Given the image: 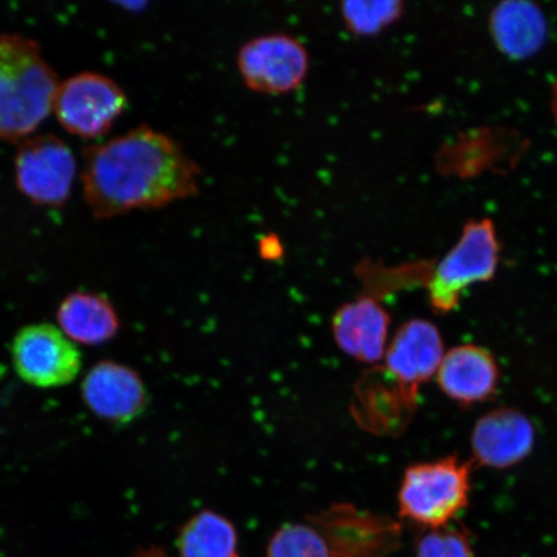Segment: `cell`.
I'll list each match as a JSON object with an SVG mask.
<instances>
[{
    "label": "cell",
    "instance_id": "cell-18",
    "mask_svg": "<svg viewBox=\"0 0 557 557\" xmlns=\"http://www.w3.org/2000/svg\"><path fill=\"white\" fill-rule=\"evenodd\" d=\"M177 546L180 557H240L235 525L211 510L200 511L186 522Z\"/></svg>",
    "mask_w": 557,
    "mask_h": 557
},
{
    "label": "cell",
    "instance_id": "cell-24",
    "mask_svg": "<svg viewBox=\"0 0 557 557\" xmlns=\"http://www.w3.org/2000/svg\"><path fill=\"white\" fill-rule=\"evenodd\" d=\"M552 108H553V114H554L555 121L557 123V81H556L554 89H553Z\"/></svg>",
    "mask_w": 557,
    "mask_h": 557
},
{
    "label": "cell",
    "instance_id": "cell-21",
    "mask_svg": "<svg viewBox=\"0 0 557 557\" xmlns=\"http://www.w3.org/2000/svg\"><path fill=\"white\" fill-rule=\"evenodd\" d=\"M416 557H475L470 541L459 529H429L418 540Z\"/></svg>",
    "mask_w": 557,
    "mask_h": 557
},
{
    "label": "cell",
    "instance_id": "cell-6",
    "mask_svg": "<svg viewBox=\"0 0 557 557\" xmlns=\"http://www.w3.org/2000/svg\"><path fill=\"white\" fill-rule=\"evenodd\" d=\"M236 66L248 89L283 96L304 85L309 75L310 55L302 41L292 35L264 34L240 46Z\"/></svg>",
    "mask_w": 557,
    "mask_h": 557
},
{
    "label": "cell",
    "instance_id": "cell-15",
    "mask_svg": "<svg viewBox=\"0 0 557 557\" xmlns=\"http://www.w3.org/2000/svg\"><path fill=\"white\" fill-rule=\"evenodd\" d=\"M499 374L497 360L490 350L468 344L445 352L436 380L450 400L471 407L497 393Z\"/></svg>",
    "mask_w": 557,
    "mask_h": 557
},
{
    "label": "cell",
    "instance_id": "cell-12",
    "mask_svg": "<svg viewBox=\"0 0 557 557\" xmlns=\"http://www.w3.org/2000/svg\"><path fill=\"white\" fill-rule=\"evenodd\" d=\"M535 429L528 416L515 408H497L480 417L471 433V463L505 470L531 455Z\"/></svg>",
    "mask_w": 557,
    "mask_h": 557
},
{
    "label": "cell",
    "instance_id": "cell-4",
    "mask_svg": "<svg viewBox=\"0 0 557 557\" xmlns=\"http://www.w3.org/2000/svg\"><path fill=\"white\" fill-rule=\"evenodd\" d=\"M500 244L490 219L470 220L461 238L428 276L431 309L448 315L458 308L471 285L492 281L497 273Z\"/></svg>",
    "mask_w": 557,
    "mask_h": 557
},
{
    "label": "cell",
    "instance_id": "cell-13",
    "mask_svg": "<svg viewBox=\"0 0 557 557\" xmlns=\"http://www.w3.org/2000/svg\"><path fill=\"white\" fill-rule=\"evenodd\" d=\"M82 395L96 416L114 423L134 421L148 404L138 373L115 361H101L90 369L83 380Z\"/></svg>",
    "mask_w": 557,
    "mask_h": 557
},
{
    "label": "cell",
    "instance_id": "cell-5",
    "mask_svg": "<svg viewBox=\"0 0 557 557\" xmlns=\"http://www.w3.org/2000/svg\"><path fill=\"white\" fill-rule=\"evenodd\" d=\"M127 104V95L110 76L81 72L59 83L52 111L69 134L97 138L108 134Z\"/></svg>",
    "mask_w": 557,
    "mask_h": 557
},
{
    "label": "cell",
    "instance_id": "cell-9",
    "mask_svg": "<svg viewBox=\"0 0 557 557\" xmlns=\"http://www.w3.org/2000/svg\"><path fill=\"white\" fill-rule=\"evenodd\" d=\"M445 355L441 331L426 319H410L399 326L385 355L386 377L410 399L435 377Z\"/></svg>",
    "mask_w": 557,
    "mask_h": 557
},
{
    "label": "cell",
    "instance_id": "cell-22",
    "mask_svg": "<svg viewBox=\"0 0 557 557\" xmlns=\"http://www.w3.org/2000/svg\"><path fill=\"white\" fill-rule=\"evenodd\" d=\"M260 252L263 259L274 260L283 253L281 240L276 236H267V239L261 242Z\"/></svg>",
    "mask_w": 557,
    "mask_h": 557
},
{
    "label": "cell",
    "instance_id": "cell-11",
    "mask_svg": "<svg viewBox=\"0 0 557 557\" xmlns=\"http://www.w3.org/2000/svg\"><path fill=\"white\" fill-rule=\"evenodd\" d=\"M525 139L515 132L482 128L466 132L457 141L444 145L436 156L437 170L445 176L470 178L485 171L507 169L517 164L525 151Z\"/></svg>",
    "mask_w": 557,
    "mask_h": 557
},
{
    "label": "cell",
    "instance_id": "cell-7",
    "mask_svg": "<svg viewBox=\"0 0 557 557\" xmlns=\"http://www.w3.org/2000/svg\"><path fill=\"white\" fill-rule=\"evenodd\" d=\"M17 189L34 205L64 206L72 194L78 162L70 146L53 134L23 139L15 154Z\"/></svg>",
    "mask_w": 557,
    "mask_h": 557
},
{
    "label": "cell",
    "instance_id": "cell-14",
    "mask_svg": "<svg viewBox=\"0 0 557 557\" xmlns=\"http://www.w3.org/2000/svg\"><path fill=\"white\" fill-rule=\"evenodd\" d=\"M392 317L373 297H360L334 312L332 333L337 346L348 357L364 364L385 359Z\"/></svg>",
    "mask_w": 557,
    "mask_h": 557
},
{
    "label": "cell",
    "instance_id": "cell-19",
    "mask_svg": "<svg viewBox=\"0 0 557 557\" xmlns=\"http://www.w3.org/2000/svg\"><path fill=\"white\" fill-rule=\"evenodd\" d=\"M406 12L400 0H347L339 4L346 30L357 38H371L388 29Z\"/></svg>",
    "mask_w": 557,
    "mask_h": 557
},
{
    "label": "cell",
    "instance_id": "cell-2",
    "mask_svg": "<svg viewBox=\"0 0 557 557\" xmlns=\"http://www.w3.org/2000/svg\"><path fill=\"white\" fill-rule=\"evenodd\" d=\"M59 83L37 40L0 33V139L32 136L51 114Z\"/></svg>",
    "mask_w": 557,
    "mask_h": 557
},
{
    "label": "cell",
    "instance_id": "cell-20",
    "mask_svg": "<svg viewBox=\"0 0 557 557\" xmlns=\"http://www.w3.org/2000/svg\"><path fill=\"white\" fill-rule=\"evenodd\" d=\"M268 557H332L329 542L312 522H289L277 529Z\"/></svg>",
    "mask_w": 557,
    "mask_h": 557
},
{
    "label": "cell",
    "instance_id": "cell-16",
    "mask_svg": "<svg viewBox=\"0 0 557 557\" xmlns=\"http://www.w3.org/2000/svg\"><path fill=\"white\" fill-rule=\"evenodd\" d=\"M494 44L508 59L533 58L545 47L548 25L545 13L528 0H506L494 7L490 17Z\"/></svg>",
    "mask_w": 557,
    "mask_h": 557
},
{
    "label": "cell",
    "instance_id": "cell-1",
    "mask_svg": "<svg viewBox=\"0 0 557 557\" xmlns=\"http://www.w3.org/2000/svg\"><path fill=\"white\" fill-rule=\"evenodd\" d=\"M200 180V166L184 146L146 124L83 152V195L96 219L193 198Z\"/></svg>",
    "mask_w": 557,
    "mask_h": 557
},
{
    "label": "cell",
    "instance_id": "cell-17",
    "mask_svg": "<svg viewBox=\"0 0 557 557\" xmlns=\"http://www.w3.org/2000/svg\"><path fill=\"white\" fill-rule=\"evenodd\" d=\"M58 320L62 333L74 344L99 346L113 339L120 331L113 304L95 292H74L62 299Z\"/></svg>",
    "mask_w": 557,
    "mask_h": 557
},
{
    "label": "cell",
    "instance_id": "cell-10",
    "mask_svg": "<svg viewBox=\"0 0 557 557\" xmlns=\"http://www.w3.org/2000/svg\"><path fill=\"white\" fill-rule=\"evenodd\" d=\"M311 522L329 542L332 557H387L399 546L400 528L395 521L351 507L332 508Z\"/></svg>",
    "mask_w": 557,
    "mask_h": 557
},
{
    "label": "cell",
    "instance_id": "cell-3",
    "mask_svg": "<svg viewBox=\"0 0 557 557\" xmlns=\"http://www.w3.org/2000/svg\"><path fill=\"white\" fill-rule=\"evenodd\" d=\"M471 469L456 455L409 466L398 493L400 517L428 531L448 527L469 505Z\"/></svg>",
    "mask_w": 557,
    "mask_h": 557
},
{
    "label": "cell",
    "instance_id": "cell-8",
    "mask_svg": "<svg viewBox=\"0 0 557 557\" xmlns=\"http://www.w3.org/2000/svg\"><path fill=\"white\" fill-rule=\"evenodd\" d=\"M12 360L21 379L41 388L69 385L82 368L78 347L51 324L21 330L13 339Z\"/></svg>",
    "mask_w": 557,
    "mask_h": 557
},
{
    "label": "cell",
    "instance_id": "cell-23",
    "mask_svg": "<svg viewBox=\"0 0 557 557\" xmlns=\"http://www.w3.org/2000/svg\"><path fill=\"white\" fill-rule=\"evenodd\" d=\"M136 557H172L163 548L151 546L148 548L138 549Z\"/></svg>",
    "mask_w": 557,
    "mask_h": 557
}]
</instances>
